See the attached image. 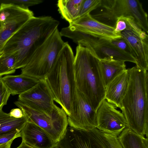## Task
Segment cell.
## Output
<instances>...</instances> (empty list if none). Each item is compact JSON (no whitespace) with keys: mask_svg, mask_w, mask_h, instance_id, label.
I'll return each mask as SVG.
<instances>
[{"mask_svg":"<svg viewBox=\"0 0 148 148\" xmlns=\"http://www.w3.org/2000/svg\"><path fill=\"white\" fill-rule=\"evenodd\" d=\"M59 24V21L51 16L31 18L8 40L3 53H16V69L24 67Z\"/></svg>","mask_w":148,"mask_h":148,"instance_id":"obj_1","label":"cell"},{"mask_svg":"<svg viewBox=\"0 0 148 148\" xmlns=\"http://www.w3.org/2000/svg\"><path fill=\"white\" fill-rule=\"evenodd\" d=\"M101 0H84L80 9L77 18L90 13L92 11L99 8L101 6Z\"/></svg>","mask_w":148,"mask_h":148,"instance_id":"obj_24","label":"cell"},{"mask_svg":"<svg viewBox=\"0 0 148 148\" xmlns=\"http://www.w3.org/2000/svg\"><path fill=\"white\" fill-rule=\"evenodd\" d=\"M34 16L29 9L20 14L0 21V55L8 40L29 19Z\"/></svg>","mask_w":148,"mask_h":148,"instance_id":"obj_17","label":"cell"},{"mask_svg":"<svg viewBox=\"0 0 148 148\" xmlns=\"http://www.w3.org/2000/svg\"><path fill=\"white\" fill-rule=\"evenodd\" d=\"M113 104L104 99L96 110V128L118 137L127 127L123 114Z\"/></svg>","mask_w":148,"mask_h":148,"instance_id":"obj_11","label":"cell"},{"mask_svg":"<svg viewBox=\"0 0 148 148\" xmlns=\"http://www.w3.org/2000/svg\"><path fill=\"white\" fill-rule=\"evenodd\" d=\"M28 121L24 115L20 118H16L0 110V136L9 133L16 130L21 131Z\"/></svg>","mask_w":148,"mask_h":148,"instance_id":"obj_22","label":"cell"},{"mask_svg":"<svg viewBox=\"0 0 148 148\" xmlns=\"http://www.w3.org/2000/svg\"><path fill=\"white\" fill-rule=\"evenodd\" d=\"M21 131L16 130L7 134L0 136V145L21 137Z\"/></svg>","mask_w":148,"mask_h":148,"instance_id":"obj_27","label":"cell"},{"mask_svg":"<svg viewBox=\"0 0 148 148\" xmlns=\"http://www.w3.org/2000/svg\"><path fill=\"white\" fill-rule=\"evenodd\" d=\"M14 103L23 111L28 121L34 123L44 130L56 143L68 127L67 115L64 110L55 103L48 113L35 110L18 100Z\"/></svg>","mask_w":148,"mask_h":148,"instance_id":"obj_8","label":"cell"},{"mask_svg":"<svg viewBox=\"0 0 148 148\" xmlns=\"http://www.w3.org/2000/svg\"><path fill=\"white\" fill-rule=\"evenodd\" d=\"M129 80L127 69L116 76L106 86L105 99L120 108L127 90Z\"/></svg>","mask_w":148,"mask_h":148,"instance_id":"obj_16","label":"cell"},{"mask_svg":"<svg viewBox=\"0 0 148 148\" xmlns=\"http://www.w3.org/2000/svg\"><path fill=\"white\" fill-rule=\"evenodd\" d=\"M67 117L68 125L71 127L82 130L96 127V111L77 88Z\"/></svg>","mask_w":148,"mask_h":148,"instance_id":"obj_10","label":"cell"},{"mask_svg":"<svg viewBox=\"0 0 148 148\" xmlns=\"http://www.w3.org/2000/svg\"><path fill=\"white\" fill-rule=\"evenodd\" d=\"M71 29L78 30L99 38L112 40L121 38V34H116L114 28L103 24L87 14L69 23Z\"/></svg>","mask_w":148,"mask_h":148,"instance_id":"obj_13","label":"cell"},{"mask_svg":"<svg viewBox=\"0 0 148 148\" xmlns=\"http://www.w3.org/2000/svg\"><path fill=\"white\" fill-rule=\"evenodd\" d=\"M122 148H148V138L126 127L117 137Z\"/></svg>","mask_w":148,"mask_h":148,"instance_id":"obj_20","label":"cell"},{"mask_svg":"<svg viewBox=\"0 0 148 148\" xmlns=\"http://www.w3.org/2000/svg\"><path fill=\"white\" fill-rule=\"evenodd\" d=\"M42 2L41 0H0V4H10L25 9H29V7L40 4Z\"/></svg>","mask_w":148,"mask_h":148,"instance_id":"obj_25","label":"cell"},{"mask_svg":"<svg viewBox=\"0 0 148 148\" xmlns=\"http://www.w3.org/2000/svg\"><path fill=\"white\" fill-rule=\"evenodd\" d=\"M128 69L129 85L120 108L126 120L127 127L148 137V72L136 66Z\"/></svg>","mask_w":148,"mask_h":148,"instance_id":"obj_2","label":"cell"},{"mask_svg":"<svg viewBox=\"0 0 148 148\" xmlns=\"http://www.w3.org/2000/svg\"><path fill=\"white\" fill-rule=\"evenodd\" d=\"M125 62L110 58L99 60L101 73L105 88L115 77L126 69Z\"/></svg>","mask_w":148,"mask_h":148,"instance_id":"obj_19","label":"cell"},{"mask_svg":"<svg viewBox=\"0 0 148 148\" xmlns=\"http://www.w3.org/2000/svg\"><path fill=\"white\" fill-rule=\"evenodd\" d=\"M56 145L61 148H122L117 136L96 127L82 130L68 127Z\"/></svg>","mask_w":148,"mask_h":148,"instance_id":"obj_7","label":"cell"},{"mask_svg":"<svg viewBox=\"0 0 148 148\" xmlns=\"http://www.w3.org/2000/svg\"><path fill=\"white\" fill-rule=\"evenodd\" d=\"M127 28L121 33L127 43L130 54L136 61V66L147 71L148 69V36L131 18L124 17Z\"/></svg>","mask_w":148,"mask_h":148,"instance_id":"obj_9","label":"cell"},{"mask_svg":"<svg viewBox=\"0 0 148 148\" xmlns=\"http://www.w3.org/2000/svg\"><path fill=\"white\" fill-rule=\"evenodd\" d=\"M110 41L113 45L119 49L131 54L130 49L128 45L125 40L122 37L110 40Z\"/></svg>","mask_w":148,"mask_h":148,"instance_id":"obj_28","label":"cell"},{"mask_svg":"<svg viewBox=\"0 0 148 148\" xmlns=\"http://www.w3.org/2000/svg\"><path fill=\"white\" fill-rule=\"evenodd\" d=\"M16 54L3 53L0 55V77L14 73L16 71Z\"/></svg>","mask_w":148,"mask_h":148,"instance_id":"obj_23","label":"cell"},{"mask_svg":"<svg viewBox=\"0 0 148 148\" xmlns=\"http://www.w3.org/2000/svg\"><path fill=\"white\" fill-rule=\"evenodd\" d=\"M56 28L21 69V74L40 80L45 79L53 66L64 43Z\"/></svg>","mask_w":148,"mask_h":148,"instance_id":"obj_6","label":"cell"},{"mask_svg":"<svg viewBox=\"0 0 148 148\" xmlns=\"http://www.w3.org/2000/svg\"><path fill=\"white\" fill-rule=\"evenodd\" d=\"M74 53L71 46L65 42L52 67L45 79L54 101L65 111L67 116L71 111L76 86Z\"/></svg>","mask_w":148,"mask_h":148,"instance_id":"obj_4","label":"cell"},{"mask_svg":"<svg viewBox=\"0 0 148 148\" xmlns=\"http://www.w3.org/2000/svg\"><path fill=\"white\" fill-rule=\"evenodd\" d=\"M54 148H61L56 145L54 147Z\"/></svg>","mask_w":148,"mask_h":148,"instance_id":"obj_33","label":"cell"},{"mask_svg":"<svg viewBox=\"0 0 148 148\" xmlns=\"http://www.w3.org/2000/svg\"><path fill=\"white\" fill-rule=\"evenodd\" d=\"M110 40L97 38L80 46L89 49L99 60L110 58L116 60L131 62L136 64V60L130 54L119 49Z\"/></svg>","mask_w":148,"mask_h":148,"instance_id":"obj_14","label":"cell"},{"mask_svg":"<svg viewBox=\"0 0 148 148\" xmlns=\"http://www.w3.org/2000/svg\"><path fill=\"white\" fill-rule=\"evenodd\" d=\"M13 140H11L9 142L0 145V148H11V145Z\"/></svg>","mask_w":148,"mask_h":148,"instance_id":"obj_31","label":"cell"},{"mask_svg":"<svg viewBox=\"0 0 148 148\" xmlns=\"http://www.w3.org/2000/svg\"><path fill=\"white\" fill-rule=\"evenodd\" d=\"M11 93L3 82L0 77V110L6 105Z\"/></svg>","mask_w":148,"mask_h":148,"instance_id":"obj_26","label":"cell"},{"mask_svg":"<svg viewBox=\"0 0 148 148\" xmlns=\"http://www.w3.org/2000/svg\"><path fill=\"white\" fill-rule=\"evenodd\" d=\"M9 114L10 116L16 118H21L24 116L23 111L19 108L12 109Z\"/></svg>","mask_w":148,"mask_h":148,"instance_id":"obj_30","label":"cell"},{"mask_svg":"<svg viewBox=\"0 0 148 148\" xmlns=\"http://www.w3.org/2000/svg\"><path fill=\"white\" fill-rule=\"evenodd\" d=\"M22 141L34 148H54L56 143L37 125L27 122L21 132Z\"/></svg>","mask_w":148,"mask_h":148,"instance_id":"obj_15","label":"cell"},{"mask_svg":"<svg viewBox=\"0 0 148 148\" xmlns=\"http://www.w3.org/2000/svg\"><path fill=\"white\" fill-rule=\"evenodd\" d=\"M5 84L13 95H20L36 84L39 79L25 75H6L2 77Z\"/></svg>","mask_w":148,"mask_h":148,"instance_id":"obj_18","label":"cell"},{"mask_svg":"<svg viewBox=\"0 0 148 148\" xmlns=\"http://www.w3.org/2000/svg\"><path fill=\"white\" fill-rule=\"evenodd\" d=\"M84 0H59L57 6L62 17L69 23L78 17L81 5Z\"/></svg>","mask_w":148,"mask_h":148,"instance_id":"obj_21","label":"cell"},{"mask_svg":"<svg viewBox=\"0 0 148 148\" xmlns=\"http://www.w3.org/2000/svg\"><path fill=\"white\" fill-rule=\"evenodd\" d=\"M18 100L35 110L46 113L51 111L55 103L45 79H40L32 88L19 95Z\"/></svg>","mask_w":148,"mask_h":148,"instance_id":"obj_12","label":"cell"},{"mask_svg":"<svg viewBox=\"0 0 148 148\" xmlns=\"http://www.w3.org/2000/svg\"><path fill=\"white\" fill-rule=\"evenodd\" d=\"M76 51L74 67L76 88L96 111L105 99V93L99 60L85 47L78 45Z\"/></svg>","mask_w":148,"mask_h":148,"instance_id":"obj_3","label":"cell"},{"mask_svg":"<svg viewBox=\"0 0 148 148\" xmlns=\"http://www.w3.org/2000/svg\"><path fill=\"white\" fill-rule=\"evenodd\" d=\"M99 8V11L91 15L100 22L114 28L119 18H132L147 34V14L138 0H101Z\"/></svg>","mask_w":148,"mask_h":148,"instance_id":"obj_5","label":"cell"},{"mask_svg":"<svg viewBox=\"0 0 148 148\" xmlns=\"http://www.w3.org/2000/svg\"><path fill=\"white\" fill-rule=\"evenodd\" d=\"M127 23L123 17L119 18L116 22L114 31L116 34H120L127 28Z\"/></svg>","mask_w":148,"mask_h":148,"instance_id":"obj_29","label":"cell"},{"mask_svg":"<svg viewBox=\"0 0 148 148\" xmlns=\"http://www.w3.org/2000/svg\"><path fill=\"white\" fill-rule=\"evenodd\" d=\"M16 148H34L29 145L23 142H22L21 143L20 145Z\"/></svg>","mask_w":148,"mask_h":148,"instance_id":"obj_32","label":"cell"}]
</instances>
